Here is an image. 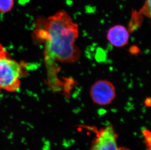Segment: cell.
<instances>
[{
	"label": "cell",
	"mask_w": 151,
	"mask_h": 150,
	"mask_svg": "<svg viewBox=\"0 0 151 150\" xmlns=\"http://www.w3.org/2000/svg\"><path fill=\"white\" fill-rule=\"evenodd\" d=\"M90 93L94 104L100 106H106L111 104L116 98V88L110 81L100 79L93 84Z\"/></svg>",
	"instance_id": "obj_3"
},
{
	"label": "cell",
	"mask_w": 151,
	"mask_h": 150,
	"mask_svg": "<svg viewBox=\"0 0 151 150\" xmlns=\"http://www.w3.org/2000/svg\"><path fill=\"white\" fill-rule=\"evenodd\" d=\"M14 0H0V13H6L12 10Z\"/></svg>",
	"instance_id": "obj_6"
},
{
	"label": "cell",
	"mask_w": 151,
	"mask_h": 150,
	"mask_svg": "<svg viewBox=\"0 0 151 150\" xmlns=\"http://www.w3.org/2000/svg\"><path fill=\"white\" fill-rule=\"evenodd\" d=\"M129 32L125 26L117 24L109 29L107 33V40L114 46L122 47L128 43Z\"/></svg>",
	"instance_id": "obj_5"
},
{
	"label": "cell",
	"mask_w": 151,
	"mask_h": 150,
	"mask_svg": "<svg viewBox=\"0 0 151 150\" xmlns=\"http://www.w3.org/2000/svg\"><path fill=\"white\" fill-rule=\"evenodd\" d=\"M142 15L141 13H140L139 12L137 11H134L132 12V14L131 19L130 21V24L129 26H131L132 29H133V27L137 26H139L140 24H141L142 22Z\"/></svg>",
	"instance_id": "obj_7"
},
{
	"label": "cell",
	"mask_w": 151,
	"mask_h": 150,
	"mask_svg": "<svg viewBox=\"0 0 151 150\" xmlns=\"http://www.w3.org/2000/svg\"><path fill=\"white\" fill-rule=\"evenodd\" d=\"M151 0H145L142 7L140 9V13L150 18L151 17Z\"/></svg>",
	"instance_id": "obj_8"
},
{
	"label": "cell",
	"mask_w": 151,
	"mask_h": 150,
	"mask_svg": "<svg viewBox=\"0 0 151 150\" xmlns=\"http://www.w3.org/2000/svg\"><path fill=\"white\" fill-rule=\"evenodd\" d=\"M143 135L145 140L146 144L147 145V150H150L151 147V133L147 130H144L143 131Z\"/></svg>",
	"instance_id": "obj_9"
},
{
	"label": "cell",
	"mask_w": 151,
	"mask_h": 150,
	"mask_svg": "<svg viewBox=\"0 0 151 150\" xmlns=\"http://www.w3.org/2000/svg\"><path fill=\"white\" fill-rule=\"evenodd\" d=\"M149 99H146V101H145L146 105L147 106H150L151 105V99H150L148 101Z\"/></svg>",
	"instance_id": "obj_10"
},
{
	"label": "cell",
	"mask_w": 151,
	"mask_h": 150,
	"mask_svg": "<svg viewBox=\"0 0 151 150\" xmlns=\"http://www.w3.org/2000/svg\"><path fill=\"white\" fill-rule=\"evenodd\" d=\"M117 136L111 125L98 131L90 150H130L118 147Z\"/></svg>",
	"instance_id": "obj_4"
},
{
	"label": "cell",
	"mask_w": 151,
	"mask_h": 150,
	"mask_svg": "<svg viewBox=\"0 0 151 150\" xmlns=\"http://www.w3.org/2000/svg\"><path fill=\"white\" fill-rule=\"evenodd\" d=\"M33 36L37 41L44 44L47 66L53 61L73 64L79 60L81 52L76 44L78 26L65 10H60L47 18H39Z\"/></svg>",
	"instance_id": "obj_1"
},
{
	"label": "cell",
	"mask_w": 151,
	"mask_h": 150,
	"mask_svg": "<svg viewBox=\"0 0 151 150\" xmlns=\"http://www.w3.org/2000/svg\"><path fill=\"white\" fill-rule=\"evenodd\" d=\"M22 66L12 58L7 50L0 44V90L16 92L21 86Z\"/></svg>",
	"instance_id": "obj_2"
}]
</instances>
